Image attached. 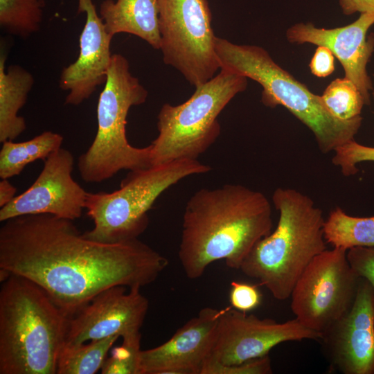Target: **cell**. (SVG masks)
Returning a JSON list of instances; mask_svg holds the SVG:
<instances>
[{"instance_id":"cell-1","label":"cell","mask_w":374,"mask_h":374,"mask_svg":"<svg viewBox=\"0 0 374 374\" xmlns=\"http://www.w3.org/2000/svg\"><path fill=\"white\" fill-rule=\"evenodd\" d=\"M168 264L139 239L94 241L73 220L49 214L16 217L0 228V269L34 282L68 317L107 288L153 283Z\"/></svg>"},{"instance_id":"cell-2","label":"cell","mask_w":374,"mask_h":374,"mask_svg":"<svg viewBox=\"0 0 374 374\" xmlns=\"http://www.w3.org/2000/svg\"><path fill=\"white\" fill-rule=\"evenodd\" d=\"M273 229L271 203L240 184L201 188L186 203L178 256L186 276L196 279L224 260L240 269L253 247Z\"/></svg>"},{"instance_id":"cell-3","label":"cell","mask_w":374,"mask_h":374,"mask_svg":"<svg viewBox=\"0 0 374 374\" xmlns=\"http://www.w3.org/2000/svg\"><path fill=\"white\" fill-rule=\"evenodd\" d=\"M1 282L0 374H57L69 317L32 280Z\"/></svg>"},{"instance_id":"cell-4","label":"cell","mask_w":374,"mask_h":374,"mask_svg":"<svg viewBox=\"0 0 374 374\" xmlns=\"http://www.w3.org/2000/svg\"><path fill=\"white\" fill-rule=\"evenodd\" d=\"M272 202L279 213L277 226L257 242L240 269L283 301L311 260L327 249L325 219L313 200L295 189L276 188Z\"/></svg>"},{"instance_id":"cell-5","label":"cell","mask_w":374,"mask_h":374,"mask_svg":"<svg viewBox=\"0 0 374 374\" xmlns=\"http://www.w3.org/2000/svg\"><path fill=\"white\" fill-rule=\"evenodd\" d=\"M215 53L220 69L250 78L262 87L263 105H281L312 132L323 153L334 152L354 139L362 118L342 121L328 110L321 96L313 93L271 57L266 50L253 45H239L215 36Z\"/></svg>"},{"instance_id":"cell-6","label":"cell","mask_w":374,"mask_h":374,"mask_svg":"<svg viewBox=\"0 0 374 374\" xmlns=\"http://www.w3.org/2000/svg\"><path fill=\"white\" fill-rule=\"evenodd\" d=\"M97 106L98 129L87 150L78 158L81 178L87 183L104 181L122 170L151 167V147L132 146L126 136L127 116L132 106L144 103L148 92L130 71L127 60L112 55L106 81Z\"/></svg>"},{"instance_id":"cell-7","label":"cell","mask_w":374,"mask_h":374,"mask_svg":"<svg viewBox=\"0 0 374 374\" xmlns=\"http://www.w3.org/2000/svg\"><path fill=\"white\" fill-rule=\"evenodd\" d=\"M210 170L197 159L175 160L130 171L113 192H87L84 209L93 227L83 235L108 244L138 239L148 226V211L166 190L185 177Z\"/></svg>"},{"instance_id":"cell-8","label":"cell","mask_w":374,"mask_h":374,"mask_svg":"<svg viewBox=\"0 0 374 374\" xmlns=\"http://www.w3.org/2000/svg\"><path fill=\"white\" fill-rule=\"evenodd\" d=\"M210 80L195 87L178 105L165 103L157 116L158 136L150 144L151 166L179 159H197L220 134L217 117L247 86V78L220 69Z\"/></svg>"},{"instance_id":"cell-9","label":"cell","mask_w":374,"mask_h":374,"mask_svg":"<svg viewBox=\"0 0 374 374\" xmlns=\"http://www.w3.org/2000/svg\"><path fill=\"white\" fill-rule=\"evenodd\" d=\"M165 64L195 87L214 77L220 64L214 47L207 0H157Z\"/></svg>"},{"instance_id":"cell-10","label":"cell","mask_w":374,"mask_h":374,"mask_svg":"<svg viewBox=\"0 0 374 374\" xmlns=\"http://www.w3.org/2000/svg\"><path fill=\"white\" fill-rule=\"evenodd\" d=\"M346 249H326L305 267L291 292V310L301 323L322 334L346 314L355 300L361 277Z\"/></svg>"},{"instance_id":"cell-11","label":"cell","mask_w":374,"mask_h":374,"mask_svg":"<svg viewBox=\"0 0 374 374\" xmlns=\"http://www.w3.org/2000/svg\"><path fill=\"white\" fill-rule=\"evenodd\" d=\"M321 337L320 333L295 318L278 322L230 306L222 309L213 346L204 364L236 365L267 355L274 346L285 341Z\"/></svg>"},{"instance_id":"cell-12","label":"cell","mask_w":374,"mask_h":374,"mask_svg":"<svg viewBox=\"0 0 374 374\" xmlns=\"http://www.w3.org/2000/svg\"><path fill=\"white\" fill-rule=\"evenodd\" d=\"M74 159L62 148L44 160L34 183L0 209V221L26 215L49 214L75 220L84 209L87 193L72 177Z\"/></svg>"},{"instance_id":"cell-13","label":"cell","mask_w":374,"mask_h":374,"mask_svg":"<svg viewBox=\"0 0 374 374\" xmlns=\"http://www.w3.org/2000/svg\"><path fill=\"white\" fill-rule=\"evenodd\" d=\"M330 371L374 374V290L361 278L350 310L321 335Z\"/></svg>"},{"instance_id":"cell-14","label":"cell","mask_w":374,"mask_h":374,"mask_svg":"<svg viewBox=\"0 0 374 374\" xmlns=\"http://www.w3.org/2000/svg\"><path fill=\"white\" fill-rule=\"evenodd\" d=\"M107 288L68 319L65 344H78L140 332L149 302L140 288Z\"/></svg>"},{"instance_id":"cell-15","label":"cell","mask_w":374,"mask_h":374,"mask_svg":"<svg viewBox=\"0 0 374 374\" xmlns=\"http://www.w3.org/2000/svg\"><path fill=\"white\" fill-rule=\"evenodd\" d=\"M374 24V13H361L353 23L335 28H317L310 22L298 23L286 31L287 41L293 44H312L328 48L344 68L345 78L358 88L366 105H369L373 83L367 73V64L374 52V34L367 35Z\"/></svg>"},{"instance_id":"cell-16","label":"cell","mask_w":374,"mask_h":374,"mask_svg":"<svg viewBox=\"0 0 374 374\" xmlns=\"http://www.w3.org/2000/svg\"><path fill=\"white\" fill-rule=\"evenodd\" d=\"M222 310L204 308L162 344L141 350L139 374H200L213 346Z\"/></svg>"},{"instance_id":"cell-17","label":"cell","mask_w":374,"mask_h":374,"mask_svg":"<svg viewBox=\"0 0 374 374\" xmlns=\"http://www.w3.org/2000/svg\"><path fill=\"white\" fill-rule=\"evenodd\" d=\"M83 12L86 21L80 35L79 55L62 69L59 80L60 87L69 91L65 104L71 105L81 104L105 84L112 55L113 37L107 31L92 0H78L77 13Z\"/></svg>"},{"instance_id":"cell-18","label":"cell","mask_w":374,"mask_h":374,"mask_svg":"<svg viewBox=\"0 0 374 374\" xmlns=\"http://www.w3.org/2000/svg\"><path fill=\"white\" fill-rule=\"evenodd\" d=\"M99 13L112 37L126 33L140 37L155 49L161 48L157 0H105Z\"/></svg>"},{"instance_id":"cell-19","label":"cell","mask_w":374,"mask_h":374,"mask_svg":"<svg viewBox=\"0 0 374 374\" xmlns=\"http://www.w3.org/2000/svg\"><path fill=\"white\" fill-rule=\"evenodd\" d=\"M6 55L0 57V142L13 141L26 129L25 119L18 115L34 84L33 75L17 64L5 70Z\"/></svg>"},{"instance_id":"cell-20","label":"cell","mask_w":374,"mask_h":374,"mask_svg":"<svg viewBox=\"0 0 374 374\" xmlns=\"http://www.w3.org/2000/svg\"><path fill=\"white\" fill-rule=\"evenodd\" d=\"M63 140L58 133L44 131L26 141H4L0 151V177L11 178L19 175L28 164L38 159L44 161L61 148Z\"/></svg>"},{"instance_id":"cell-21","label":"cell","mask_w":374,"mask_h":374,"mask_svg":"<svg viewBox=\"0 0 374 374\" xmlns=\"http://www.w3.org/2000/svg\"><path fill=\"white\" fill-rule=\"evenodd\" d=\"M323 234L326 243L335 248L374 247V216L354 217L336 207L325 220Z\"/></svg>"},{"instance_id":"cell-22","label":"cell","mask_w":374,"mask_h":374,"mask_svg":"<svg viewBox=\"0 0 374 374\" xmlns=\"http://www.w3.org/2000/svg\"><path fill=\"white\" fill-rule=\"evenodd\" d=\"M118 336L78 344H65L60 353L57 374H94L101 370Z\"/></svg>"},{"instance_id":"cell-23","label":"cell","mask_w":374,"mask_h":374,"mask_svg":"<svg viewBox=\"0 0 374 374\" xmlns=\"http://www.w3.org/2000/svg\"><path fill=\"white\" fill-rule=\"evenodd\" d=\"M44 7V0H0L1 28L25 39L39 30Z\"/></svg>"},{"instance_id":"cell-24","label":"cell","mask_w":374,"mask_h":374,"mask_svg":"<svg viewBox=\"0 0 374 374\" xmlns=\"http://www.w3.org/2000/svg\"><path fill=\"white\" fill-rule=\"evenodd\" d=\"M321 96L332 114L342 121L360 116L363 106L366 105L358 88L345 77L332 81Z\"/></svg>"},{"instance_id":"cell-25","label":"cell","mask_w":374,"mask_h":374,"mask_svg":"<svg viewBox=\"0 0 374 374\" xmlns=\"http://www.w3.org/2000/svg\"><path fill=\"white\" fill-rule=\"evenodd\" d=\"M121 346L114 348L106 358L103 374H139L141 334L138 332L122 338Z\"/></svg>"},{"instance_id":"cell-26","label":"cell","mask_w":374,"mask_h":374,"mask_svg":"<svg viewBox=\"0 0 374 374\" xmlns=\"http://www.w3.org/2000/svg\"><path fill=\"white\" fill-rule=\"evenodd\" d=\"M332 159V163L340 168L341 173L346 177L358 172L357 164L363 161H374V147L362 145L355 139L338 147Z\"/></svg>"},{"instance_id":"cell-27","label":"cell","mask_w":374,"mask_h":374,"mask_svg":"<svg viewBox=\"0 0 374 374\" xmlns=\"http://www.w3.org/2000/svg\"><path fill=\"white\" fill-rule=\"evenodd\" d=\"M272 373L271 359L269 355L253 359L233 366H222L215 364H204L200 374H270Z\"/></svg>"},{"instance_id":"cell-28","label":"cell","mask_w":374,"mask_h":374,"mask_svg":"<svg viewBox=\"0 0 374 374\" xmlns=\"http://www.w3.org/2000/svg\"><path fill=\"white\" fill-rule=\"evenodd\" d=\"M262 295L256 286L239 281H232L229 291L231 306L239 311L247 312L258 307Z\"/></svg>"},{"instance_id":"cell-29","label":"cell","mask_w":374,"mask_h":374,"mask_svg":"<svg viewBox=\"0 0 374 374\" xmlns=\"http://www.w3.org/2000/svg\"><path fill=\"white\" fill-rule=\"evenodd\" d=\"M346 256L354 271L368 280L374 290V247L349 249Z\"/></svg>"},{"instance_id":"cell-30","label":"cell","mask_w":374,"mask_h":374,"mask_svg":"<svg viewBox=\"0 0 374 374\" xmlns=\"http://www.w3.org/2000/svg\"><path fill=\"white\" fill-rule=\"evenodd\" d=\"M311 73L319 78H325L335 71V55L327 47L319 46L310 60Z\"/></svg>"},{"instance_id":"cell-31","label":"cell","mask_w":374,"mask_h":374,"mask_svg":"<svg viewBox=\"0 0 374 374\" xmlns=\"http://www.w3.org/2000/svg\"><path fill=\"white\" fill-rule=\"evenodd\" d=\"M339 6L346 15L355 12L374 13V0H339Z\"/></svg>"},{"instance_id":"cell-32","label":"cell","mask_w":374,"mask_h":374,"mask_svg":"<svg viewBox=\"0 0 374 374\" xmlns=\"http://www.w3.org/2000/svg\"><path fill=\"white\" fill-rule=\"evenodd\" d=\"M16 188L8 181V179H2L0 181V207L2 208L15 197Z\"/></svg>"},{"instance_id":"cell-33","label":"cell","mask_w":374,"mask_h":374,"mask_svg":"<svg viewBox=\"0 0 374 374\" xmlns=\"http://www.w3.org/2000/svg\"><path fill=\"white\" fill-rule=\"evenodd\" d=\"M373 77H374V74H373ZM372 96L374 100V89H373V91H372Z\"/></svg>"}]
</instances>
